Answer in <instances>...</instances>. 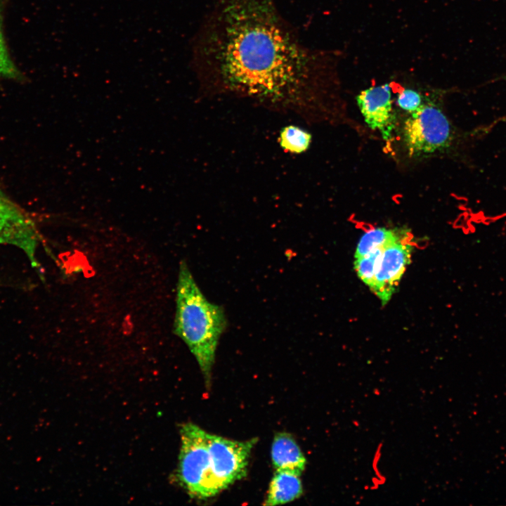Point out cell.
<instances>
[{"instance_id":"cell-12","label":"cell","mask_w":506,"mask_h":506,"mask_svg":"<svg viewBox=\"0 0 506 506\" xmlns=\"http://www.w3.org/2000/svg\"><path fill=\"white\" fill-rule=\"evenodd\" d=\"M312 141L311 134L296 125L283 127L279 134L280 146L287 153L301 154L309 150Z\"/></svg>"},{"instance_id":"cell-7","label":"cell","mask_w":506,"mask_h":506,"mask_svg":"<svg viewBox=\"0 0 506 506\" xmlns=\"http://www.w3.org/2000/svg\"><path fill=\"white\" fill-rule=\"evenodd\" d=\"M413 246L406 240V235L387 245L379 258L372 292L387 304L391 298L407 266L410 262Z\"/></svg>"},{"instance_id":"cell-1","label":"cell","mask_w":506,"mask_h":506,"mask_svg":"<svg viewBox=\"0 0 506 506\" xmlns=\"http://www.w3.org/2000/svg\"><path fill=\"white\" fill-rule=\"evenodd\" d=\"M191 48L205 94L247 99L304 118L325 62L300 42L273 0H217Z\"/></svg>"},{"instance_id":"cell-9","label":"cell","mask_w":506,"mask_h":506,"mask_svg":"<svg viewBox=\"0 0 506 506\" xmlns=\"http://www.w3.org/2000/svg\"><path fill=\"white\" fill-rule=\"evenodd\" d=\"M271 458L275 470H289L301 474L306 460L295 439L289 434H277L272 442Z\"/></svg>"},{"instance_id":"cell-6","label":"cell","mask_w":506,"mask_h":506,"mask_svg":"<svg viewBox=\"0 0 506 506\" xmlns=\"http://www.w3.org/2000/svg\"><path fill=\"white\" fill-rule=\"evenodd\" d=\"M39 235L32 220L0 193V245H9L21 249L34 268L39 264L36 250Z\"/></svg>"},{"instance_id":"cell-13","label":"cell","mask_w":506,"mask_h":506,"mask_svg":"<svg viewBox=\"0 0 506 506\" xmlns=\"http://www.w3.org/2000/svg\"><path fill=\"white\" fill-rule=\"evenodd\" d=\"M384 248L376 249L354 261V268L358 278L370 290L374 285L377 262Z\"/></svg>"},{"instance_id":"cell-4","label":"cell","mask_w":506,"mask_h":506,"mask_svg":"<svg viewBox=\"0 0 506 506\" xmlns=\"http://www.w3.org/2000/svg\"><path fill=\"white\" fill-rule=\"evenodd\" d=\"M403 137L408 154L420 157L449 148L453 132L449 120L439 107L422 104L405 121Z\"/></svg>"},{"instance_id":"cell-14","label":"cell","mask_w":506,"mask_h":506,"mask_svg":"<svg viewBox=\"0 0 506 506\" xmlns=\"http://www.w3.org/2000/svg\"><path fill=\"white\" fill-rule=\"evenodd\" d=\"M2 12L0 5V77L18 78L20 72L8 52L2 31Z\"/></svg>"},{"instance_id":"cell-2","label":"cell","mask_w":506,"mask_h":506,"mask_svg":"<svg viewBox=\"0 0 506 506\" xmlns=\"http://www.w3.org/2000/svg\"><path fill=\"white\" fill-rule=\"evenodd\" d=\"M227 326L223 309L209 301L184 260L179 264L174 332L195 356L209 382L219 339Z\"/></svg>"},{"instance_id":"cell-10","label":"cell","mask_w":506,"mask_h":506,"mask_svg":"<svg viewBox=\"0 0 506 506\" xmlns=\"http://www.w3.org/2000/svg\"><path fill=\"white\" fill-rule=\"evenodd\" d=\"M300 474L289 470H275L265 500V505H283L303 494Z\"/></svg>"},{"instance_id":"cell-11","label":"cell","mask_w":506,"mask_h":506,"mask_svg":"<svg viewBox=\"0 0 506 506\" xmlns=\"http://www.w3.org/2000/svg\"><path fill=\"white\" fill-rule=\"evenodd\" d=\"M403 233V231L384 227L375 228L365 231L356 245L354 258H361L376 249L384 248L387 245L406 236Z\"/></svg>"},{"instance_id":"cell-3","label":"cell","mask_w":506,"mask_h":506,"mask_svg":"<svg viewBox=\"0 0 506 506\" xmlns=\"http://www.w3.org/2000/svg\"><path fill=\"white\" fill-rule=\"evenodd\" d=\"M178 478L190 495L198 498L214 495L210 475L208 433L193 423L181 428Z\"/></svg>"},{"instance_id":"cell-8","label":"cell","mask_w":506,"mask_h":506,"mask_svg":"<svg viewBox=\"0 0 506 506\" xmlns=\"http://www.w3.org/2000/svg\"><path fill=\"white\" fill-rule=\"evenodd\" d=\"M391 88L384 84L371 86L356 96V102L366 124L379 130L384 138H390L393 127Z\"/></svg>"},{"instance_id":"cell-5","label":"cell","mask_w":506,"mask_h":506,"mask_svg":"<svg viewBox=\"0 0 506 506\" xmlns=\"http://www.w3.org/2000/svg\"><path fill=\"white\" fill-rule=\"evenodd\" d=\"M257 440L236 441L208 433L210 475L214 495L243 478Z\"/></svg>"},{"instance_id":"cell-15","label":"cell","mask_w":506,"mask_h":506,"mask_svg":"<svg viewBox=\"0 0 506 506\" xmlns=\"http://www.w3.org/2000/svg\"><path fill=\"white\" fill-rule=\"evenodd\" d=\"M396 103L403 110L413 112L421 106L422 96L413 89H406L398 93Z\"/></svg>"}]
</instances>
